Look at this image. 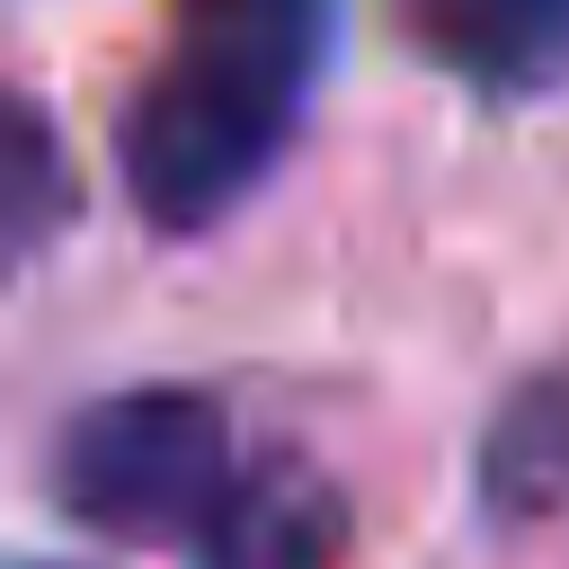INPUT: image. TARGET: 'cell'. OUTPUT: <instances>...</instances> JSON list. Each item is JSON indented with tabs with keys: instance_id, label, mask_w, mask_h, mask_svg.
<instances>
[{
	"instance_id": "obj_1",
	"label": "cell",
	"mask_w": 569,
	"mask_h": 569,
	"mask_svg": "<svg viewBox=\"0 0 569 569\" xmlns=\"http://www.w3.org/2000/svg\"><path fill=\"white\" fill-rule=\"evenodd\" d=\"M329 53L338 0H169L116 107L124 204L160 240L231 222L293 151Z\"/></svg>"
},
{
	"instance_id": "obj_4",
	"label": "cell",
	"mask_w": 569,
	"mask_h": 569,
	"mask_svg": "<svg viewBox=\"0 0 569 569\" xmlns=\"http://www.w3.org/2000/svg\"><path fill=\"white\" fill-rule=\"evenodd\" d=\"M391 27L471 98L525 107L569 89V0H391Z\"/></svg>"
},
{
	"instance_id": "obj_2",
	"label": "cell",
	"mask_w": 569,
	"mask_h": 569,
	"mask_svg": "<svg viewBox=\"0 0 569 569\" xmlns=\"http://www.w3.org/2000/svg\"><path fill=\"white\" fill-rule=\"evenodd\" d=\"M240 462L231 409L204 382H124L53 427L44 489L98 542H196Z\"/></svg>"
},
{
	"instance_id": "obj_5",
	"label": "cell",
	"mask_w": 569,
	"mask_h": 569,
	"mask_svg": "<svg viewBox=\"0 0 569 569\" xmlns=\"http://www.w3.org/2000/svg\"><path fill=\"white\" fill-rule=\"evenodd\" d=\"M471 498L507 533L569 516V347L498 391V409L471 445Z\"/></svg>"
},
{
	"instance_id": "obj_7",
	"label": "cell",
	"mask_w": 569,
	"mask_h": 569,
	"mask_svg": "<svg viewBox=\"0 0 569 569\" xmlns=\"http://www.w3.org/2000/svg\"><path fill=\"white\" fill-rule=\"evenodd\" d=\"M18 569H71V560H18Z\"/></svg>"
},
{
	"instance_id": "obj_3",
	"label": "cell",
	"mask_w": 569,
	"mask_h": 569,
	"mask_svg": "<svg viewBox=\"0 0 569 569\" xmlns=\"http://www.w3.org/2000/svg\"><path fill=\"white\" fill-rule=\"evenodd\" d=\"M356 542V498L338 471H320L311 453L276 445L249 453L240 480L222 489V507L204 516V533L187 542L196 569H338Z\"/></svg>"
},
{
	"instance_id": "obj_6",
	"label": "cell",
	"mask_w": 569,
	"mask_h": 569,
	"mask_svg": "<svg viewBox=\"0 0 569 569\" xmlns=\"http://www.w3.org/2000/svg\"><path fill=\"white\" fill-rule=\"evenodd\" d=\"M0 222H9V267L27 276L71 222H80V169L71 142L53 133L36 89H9V178H0Z\"/></svg>"
}]
</instances>
